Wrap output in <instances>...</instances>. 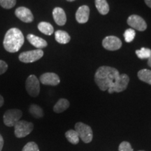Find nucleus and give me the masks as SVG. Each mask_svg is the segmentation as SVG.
Masks as SVG:
<instances>
[{"label": "nucleus", "instance_id": "0eeeda50", "mask_svg": "<svg viewBox=\"0 0 151 151\" xmlns=\"http://www.w3.org/2000/svg\"><path fill=\"white\" fill-rule=\"evenodd\" d=\"M25 88L31 97H37L40 92V82L35 75H30L26 80Z\"/></svg>", "mask_w": 151, "mask_h": 151}, {"label": "nucleus", "instance_id": "f03ea898", "mask_svg": "<svg viewBox=\"0 0 151 151\" xmlns=\"http://www.w3.org/2000/svg\"><path fill=\"white\" fill-rule=\"evenodd\" d=\"M24 42V38L22 32L18 28L13 27L6 33L3 45L6 51L14 53L19 51Z\"/></svg>", "mask_w": 151, "mask_h": 151}, {"label": "nucleus", "instance_id": "aec40b11", "mask_svg": "<svg viewBox=\"0 0 151 151\" xmlns=\"http://www.w3.org/2000/svg\"><path fill=\"white\" fill-rule=\"evenodd\" d=\"M138 77L143 82L151 85V70L149 69H141L138 72Z\"/></svg>", "mask_w": 151, "mask_h": 151}, {"label": "nucleus", "instance_id": "72a5a7b5", "mask_svg": "<svg viewBox=\"0 0 151 151\" xmlns=\"http://www.w3.org/2000/svg\"><path fill=\"white\" fill-rule=\"evenodd\" d=\"M139 151H144V150H139Z\"/></svg>", "mask_w": 151, "mask_h": 151}, {"label": "nucleus", "instance_id": "1a4fd4ad", "mask_svg": "<svg viewBox=\"0 0 151 151\" xmlns=\"http://www.w3.org/2000/svg\"><path fill=\"white\" fill-rule=\"evenodd\" d=\"M104 48L111 51L119 50L122 46V41L118 37L115 36H108L102 41Z\"/></svg>", "mask_w": 151, "mask_h": 151}, {"label": "nucleus", "instance_id": "39448f33", "mask_svg": "<svg viewBox=\"0 0 151 151\" xmlns=\"http://www.w3.org/2000/svg\"><path fill=\"white\" fill-rule=\"evenodd\" d=\"M129 82V78L127 74H120L112 86L108 89L109 94H112L113 92H121L127 89L128 84Z\"/></svg>", "mask_w": 151, "mask_h": 151}, {"label": "nucleus", "instance_id": "4468645a", "mask_svg": "<svg viewBox=\"0 0 151 151\" xmlns=\"http://www.w3.org/2000/svg\"><path fill=\"white\" fill-rule=\"evenodd\" d=\"M52 17L57 24L59 26H63L67 22V16L65 11L60 7H56L52 11Z\"/></svg>", "mask_w": 151, "mask_h": 151}, {"label": "nucleus", "instance_id": "f8f14e48", "mask_svg": "<svg viewBox=\"0 0 151 151\" xmlns=\"http://www.w3.org/2000/svg\"><path fill=\"white\" fill-rule=\"evenodd\" d=\"M40 82L46 86H56L60 83V77L55 73H45L40 76Z\"/></svg>", "mask_w": 151, "mask_h": 151}, {"label": "nucleus", "instance_id": "c756f323", "mask_svg": "<svg viewBox=\"0 0 151 151\" xmlns=\"http://www.w3.org/2000/svg\"><path fill=\"white\" fill-rule=\"evenodd\" d=\"M146 4L151 9V0H144Z\"/></svg>", "mask_w": 151, "mask_h": 151}, {"label": "nucleus", "instance_id": "ddd939ff", "mask_svg": "<svg viewBox=\"0 0 151 151\" xmlns=\"http://www.w3.org/2000/svg\"><path fill=\"white\" fill-rule=\"evenodd\" d=\"M90 8L86 5H83L79 7L76 13V19L77 22L81 24L86 23L89 20Z\"/></svg>", "mask_w": 151, "mask_h": 151}, {"label": "nucleus", "instance_id": "a878e982", "mask_svg": "<svg viewBox=\"0 0 151 151\" xmlns=\"http://www.w3.org/2000/svg\"><path fill=\"white\" fill-rule=\"evenodd\" d=\"M22 151H39V149L37 143L33 142V141H31V142L27 143L24 146Z\"/></svg>", "mask_w": 151, "mask_h": 151}, {"label": "nucleus", "instance_id": "9d476101", "mask_svg": "<svg viewBox=\"0 0 151 151\" xmlns=\"http://www.w3.org/2000/svg\"><path fill=\"white\" fill-rule=\"evenodd\" d=\"M127 24L133 29L143 32L146 29L147 24L144 19L138 15H132L127 19Z\"/></svg>", "mask_w": 151, "mask_h": 151}, {"label": "nucleus", "instance_id": "473e14b6", "mask_svg": "<svg viewBox=\"0 0 151 151\" xmlns=\"http://www.w3.org/2000/svg\"><path fill=\"white\" fill-rule=\"evenodd\" d=\"M67 1H75V0H67Z\"/></svg>", "mask_w": 151, "mask_h": 151}, {"label": "nucleus", "instance_id": "2f4dec72", "mask_svg": "<svg viewBox=\"0 0 151 151\" xmlns=\"http://www.w3.org/2000/svg\"><path fill=\"white\" fill-rule=\"evenodd\" d=\"M148 65L150 67H151V57L150 58H149L148 60Z\"/></svg>", "mask_w": 151, "mask_h": 151}, {"label": "nucleus", "instance_id": "9b49d317", "mask_svg": "<svg viewBox=\"0 0 151 151\" xmlns=\"http://www.w3.org/2000/svg\"><path fill=\"white\" fill-rule=\"evenodd\" d=\"M16 16L20 20L26 23H29L34 20V16L29 9L24 6L18 7L15 11Z\"/></svg>", "mask_w": 151, "mask_h": 151}, {"label": "nucleus", "instance_id": "393cba45", "mask_svg": "<svg viewBox=\"0 0 151 151\" xmlns=\"http://www.w3.org/2000/svg\"><path fill=\"white\" fill-rule=\"evenodd\" d=\"M16 4V0H0V6L5 9H10Z\"/></svg>", "mask_w": 151, "mask_h": 151}, {"label": "nucleus", "instance_id": "f3484780", "mask_svg": "<svg viewBox=\"0 0 151 151\" xmlns=\"http://www.w3.org/2000/svg\"><path fill=\"white\" fill-rule=\"evenodd\" d=\"M69 101L67 99H60L58 101V102L55 104V105L53 107V111L54 112L57 113H60L64 112V111L67 110V109L69 107Z\"/></svg>", "mask_w": 151, "mask_h": 151}, {"label": "nucleus", "instance_id": "b1692460", "mask_svg": "<svg viewBox=\"0 0 151 151\" xmlns=\"http://www.w3.org/2000/svg\"><path fill=\"white\" fill-rule=\"evenodd\" d=\"M136 36V32L134 29H127L124 33V40L127 43H130L134 39V37Z\"/></svg>", "mask_w": 151, "mask_h": 151}, {"label": "nucleus", "instance_id": "5701e85b", "mask_svg": "<svg viewBox=\"0 0 151 151\" xmlns=\"http://www.w3.org/2000/svg\"><path fill=\"white\" fill-rule=\"evenodd\" d=\"M136 54L141 60L149 59L151 57V50L146 48H141L140 50H136Z\"/></svg>", "mask_w": 151, "mask_h": 151}, {"label": "nucleus", "instance_id": "a211bd4d", "mask_svg": "<svg viewBox=\"0 0 151 151\" xmlns=\"http://www.w3.org/2000/svg\"><path fill=\"white\" fill-rule=\"evenodd\" d=\"M38 29L41 33L50 36L54 32V28L50 23L47 22H41L38 24Z\"/></svg>", "mask_w": 151, "mask_h": 151}, {"label": "nucleus", "instance_id": "6ab92c4d", "mask_svg": "<svg viewBox=\"0 0 151 151\" xmlns=\"http://www.w3.org/2000/svg\"><path fill=\"white\" fill-rule=\"evenodd\" d=\"M95 6L101 15H106L109 12V5L106 0H95Z\"/></svg>", "mask_w": 151, "mask_h": 151}, {"label": "nucleus", "instance_id": "7ed1b4c3", "mask_svg": "<svg viewBox=\"0 0 151 151\" xmlns=\"http://www.w3.org/2000/svg\"><path fill=\"white\" fill-rule=\"evenodd\" d=\"M75 130L77 132L79 138L86 143H89L92 141L93 133L92 128L88 124L83 123L81 122H77L75 124Z\"/></svg>", "mask_w": 151, "mask_h": 151}, {"label": "nucleus", "instance_id": "bb28decb", "mask_svg": "<svg viewBox=\"0 0 151 151\" xmlns=\"http://www.w3.org/2000/svg\"><path fill=\"white\" fill-rule=\"evenodd\" d=\"M118 151H134L132 148L131 144L127 141H122V142L119 145Z\"/></svg>", "mask_w": 151, "mask_h": 151}, {"label": "nucleus", "instance_id": "f257e3e1", "mask_svg": "<svg viewBox=\"0 0 151 151\" xmlns=\"http://www.w3.org/2000/svg\"><path fill=\"white\" fill-rule=\"evenodd\" d=\"M120 75L118 69L109 66H102L98 68L94 74V81L99 89L102 91L108 90L114 83Z\"/></svg>", "mask_w": 151, "mask_h": 151}, {"label": "nucleus", "instance_id": "7c9ffc66", "mask_svg": "<svg viewBox=\"0 0 151 151\" xmlns=\"http://www.w3.org/2000/svg\"><path fill=\"white\" fill-rule=\"evenodd\" d=\"M4 98L1 95H0V107L2 106L4 104Z\"/></svg>", "mask_w": 151, "mask_h": 151}, {"label": "nucleus", "instance_id": "412c9836", "mask_svg": "<svg viewBox=\"0 0 151 151\" xmlns=\"http://www.w3.org/2000/svg\"><path fill=\"white\" fill-rule=\"evenodd\" d=\"M65 137L67 141L73 145L78 144L79 142V136L76 130L70 129L65 133Z\"/></svg>", "mask_w": 151, "mask_h": 151}, {"label": "nucleus", "instance_id": "6e6552de", "mask_svg": "<svg viewBox=\"0 0 151 151\" xmlns=\"http://www.w3.org/2000/svg\"><path fill=\"white\" fill-rule=\"evenodd\" d=\"M43 56V51L41 49L29 50L21 52L19 55V60L23 63H32L40 60Z\"/></svg>", "mask_w": 151, "mask_h": 151}, {"label": "nucleus", "instance_id": "c85d7f7f", "mask_svg": "<svg viewBox=\"0 0 151 151\" xmlns=\"http://www.w3.org/2000/svg\"><path fill=\"white\" fill-rule=\"evenodd\" d=\"M4 146V139L2 136L0 134V151H1Z\"/></svg>", "mask_w": 151, "mask_h": 151}, {"label": "nucleus", "instance_id": "2eb2a0df", "mask_svg": "<svg viewBox=\"0 0 151 151\" xmlns=\"http://www.w3.org/2000/svg\"><path fill=\"white\" fill-rule=\"evenodd\" d=\"M27 39L28 41H29L32 46H34L35 48H37L38 49L44 48L48 46V43L46 42V40H44V39L41 37L32 35V34H29V35H27Z\"/></svg>", "mask_w": 151, "mask_h": 151}, {"label": "nucleus", "instance_id": "cd10ccee", "mask_svg": "<svg viewBox=\"0 0 151 151\" xmlns=\"http://www.w3.org/2000/svg\"><path fill=\"white\" fill-rule=\"evenodd\" d=\"M8 69V65L6 63V62L0 60V75L4 73Z\"/></svg>", "mask_w": 151, "mask_h": 151}, {"label": "nucleus", "instance_id": "423d86ee", "mask_svg": "<svg viewBox=\"0 0 151 151\" xmlns=\"http://www.w3.org/2000/svg\"><path fill=\"white\" fill-rule=\"evenodd\" d=\"M22 116V112L19 109H9L4 115V123L7 127H14Z\"/></svg>", "mask_w": 151, "mask_h": 151}, {"label": "nucleus", "instance_id": "4be33fe9", "mask_svg": "<svg viewBox=\"0 0 151 151\" xmlns=\"http://www.w3.org/2000/svg\"><path fill=\"white\" fill-rule=\"evenodd\" d=\"M29 112L35 118H41L44 115L43 109L37 104H32L30 106L29 108Z\"/></svg>", "mask_w": 151, "mask_h": 151}, {"label": "nucleus", "instance_id": "20e7f679", "mask_svg": "<svg viewBox=\"0 0 151 151\" xmlns=\"http://www.w3.org/2000/svg\"><path fill=\"white\" fill-rule=\"evenodd\" d=\"M34 129V124L25 120H19L14 125V133L17 138H23L29 135Z\"/></svg>", "mask_w": 151, "mask_h": 151}, {"label": "nucleus", "instance_id": "dca6fc26", "mask_svg": "<svg viewBox=\"0 0 151 151\" xmlns=\"http://www.w3.org/2000/svg\"><path fill=\"white\" fill-rule=\"evenodd\" d=\"M55 38L58 43L61 44H66L71 40V37L67 32L62 30H58L55 32Z\"/></svg>", "mask_w": 151, "mask_h": 151}]
</instances>
